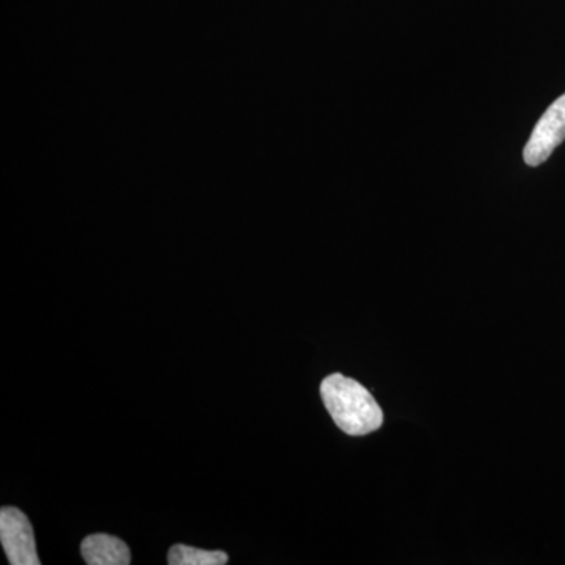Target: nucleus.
<instances>
[{
  "label": "nucleus",
  "mask_w": 565,
  "mask_h": 565,
  "mask_svg": "<svg viewBox=\"0 0 565 565\" xmlns=\"http://www.w3.org/2000/svg\"><path fill=\"white\" fill-rule=\"evenodd\" d=\"M321 396L334 424L352 437L374 433L384 423V414L373 394L343 374L323 379Z\"/></svg>",
  "instance_id": "nucleus-1"
},
{
  "label": "nucleus",
  "mask_w": 565,
  "mask_h": 565,
  "mask_svg": "<svg viewBox=\"0 0 565 565\" xmlns=\"http://www.w3.org/2000/svg\"><path fill=\"white\" fill-rule=\"evenodd\" d=\"M0 541L11 565H40L31 520L17 508L0 511Z\"/></svg>",
  "instance_id": "nucleus-2"
},
{
  "label": "nucleus",
  "mask_w": 565,
  "mask_h": 565,
  "mask_svg": "<svg viewBox=\"0 0 565 565\" xmlns=\"http://www.w3.org/2000/svg\"><path fill=\"white\" fill-rule=\"evenodd\" d=\"M565 140V95L557 98L542 115L527 140L523 158L530 167L544 163Z\"/></svg>",
  "instance_id": "nucleus-3"
},
{
  "label": "nucleus",
  "mask_w": 565,
  "mask_h": 565,
  "mask_svg": "<svg viewBox=\"0 0 565 565\" xmlns=\"http://www.w3.org/2000/svg\"><path fill=\"white\" fill-rule=\"evenodd\" d=\"M82 557L88 565H129L131 552L121 539L109 534H92L81 545Z\"/></svg>",
  "instance_id": "nucleus-4"
},
{
  "label": "nucleus",
  "mask_w": 565,
  "mask_h": 565,
  "mask_svg": "<svg viewBox=\"0 0 565 565\" xmlns=\"http://www.w3.org/2000/svg\"><path fill=\"white\" fill-rule=\"evenodd\" d=\"M170 565H223L228 563L225 552H207L189 545H173L169 552Z\"/></svg>",
  "instance_id": "nucleus-5"
}]
</instances>
